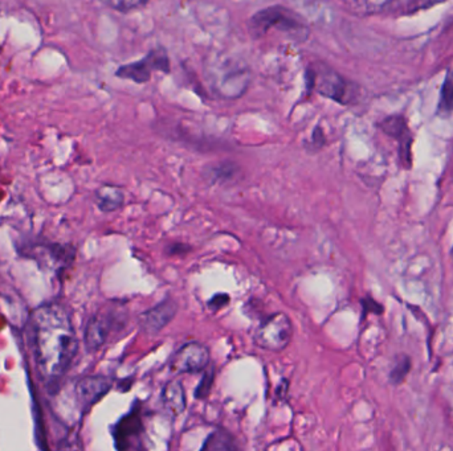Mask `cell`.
Instances as JSON below:
<instances>
[{"mask_svg": "<svg viewBox=\"0 0 453 451\" xmlns=\"http://www.w3.org/2000/svg\"><path fill=\"white\" fill-rule=\"evenodd\" d=\"M361 305H362L363 307V315L367 314V312H373V314H378V315L383 312V306L379 305L373 298H364L361 300Z\"/></svg>", "mask_w": 453, "mask_h": 451, "instance_id": "22", "label": "cell"}, {"mask_svg": "<svg viewBox=\"0 0 453 451\" xmlns=\"http://www.w3.org/2000/svg\"><path fill=\"white\" fill-rule=\"evenodd\" d=\"M187 250H190V247H186V246L181 245V244H174V245H171V247H170L169 253L170 254H178L179 252L181 253H186Z\"/></svg>", "mask_w": 453, "mask_h": 451, "instance_id": "23", "label": "cell"}, {"mask_svg": "<svg viewBox=\"0 0 453 451\" xmlns=\"http://www.w3.org/2000/svg\"><path fill=\"white\" fill-rule=\"evenodd\" d=\"M209 349L199 342H190L178 349L170 362L172 374H198L206 371L209 365Z\"/></svg>", "mask_w": 453, "mask_h": 451, "instance_id": "8", "label": "cell"}, {"mask_svg": "<svg viewBox=\"0 0 453 451\" xmlns=\"http://www.w3.org/2000/svg\"><path fill=\"white\" fill-rule=\"evenodd\" d=\"M200 451H240L236 443V439L232 436L223 430L218 429L212 434L208 436L203 448Z\"/></svg>", "mask_w": 453, "mask_h": 451, "instance_id": "13", "label": "cell"}, {"mask_svg": "<svg viewBox=\"0 0 453 451\" xmlns=\"http://www.w3.org/2000/svg\"><path fill=\"white\" fill-rule=\"evenodd\" d=\"M230 303V296L228 294H216L208 300V307L212 311H218V309L225 307Z\"/></svg>", "mask_w": 453, "mask_h": 451, "instance_id": "21", "label": "cell"}, {"mask_svg": "<svg viewBox=\"0 0 453 451\" xmlns=\"http://www.w3.org/2000/svg\"><path fill=\"white\" fill-rule=\"evenodd\" d=\"M178 302L172 298H166L154 307L143 311L138 318L140 327L146 335L156 336L169 326L178 312Z\"/></svg>", "mask_w": 453, "mask_h": 451, "instance_id": "10", "label": "cell"}, {"mask_svg": "<svg viewBox=\"0 0 453 451\" xmlns=\"http://www.w3.org/2000/svg\"><path fill=\"white\" fill-rule=\"evenodd\" d=\"M214 380H215V368L208 365L206 368V372L203 374L202 380L199 381L198 387H196V390H195V397L199 399V400H203V399H207L211 389H212V385H214Z\"/></svg>", "mask_w": 453, "mask_h": 451, "instance_id": "19", "label": "cell"}, {"mask_svg": "<svg viewBox=\"0 0 453 451\" xmlns=\"http://www.w3.org/2000/svg\"><path fill=\"white\" fill-rule=\"evenodd\" d=\"M311 86L321 95L341 105H349L358 95L357 84L342 77L334 69L325 64H318L317 69H311Z\"/></svg>", "mask_w": 453, "mask_h": 451, "instance_id": "4", "label": "cell"}, {"mask_svg": "<svg viewBox=\"0 0 453 451\" xmlns=\"http://www.w3.org/2000/svg\"><path fill=\"white\" fill-rule=\"evenodd\" d=\"M438 112L440 114H451L453 112V66L447 70L440 91Z\"/></svg>", "mask_w": 453, "mask_h": 451, "instance_id": "15", "label": "cell"}, {"mask_svg": "<svg viewBox=\"0 0 453 451\" xmlns=\"http://www.w3.org/2000/svg\"><path fill=\"white\" fill-rule=\"evenodd\" d=\"M97 203L104 212H112L124 203V194L119 188L106 185L97 192Z\"/></svg>", "mask_w": 453, "mask_h": 451, "instance_id": "14", "label": "cell"}, {"mask_svg": "<svg viewBox=\"0 0 453 451\" xmlns=\"http://www.w3.org/2000/svg\"><path fill=\"white\" fill-rule=\"evenodd\" d=\"M142 406L138 401L113 427V437L117 451H146L143 443Z\"/></svg>", "mask_w": 453, "mask_h": 451, "instance_id": "6", "label": "cell"}, {"mask_svg": "<svg viewBox=\"0 0 453 451\" xmlns=\"http://www.w3.org/2000/svg\"><path fill=\"white\" fill-rule=\"evenodd\" d=\"M205 169H207L206 172L209 181H214L215 183H225V181H232L239 171V167L232 162H223Z\"/></svg>", "mask_w": 453, "mask_h": 451, "instance_id": "16", "label": "cell"}, {"mask_svg": "<svg viewBox=\"0 0 453 451\" xmlns=\"http://www.w3.org/2000/svg\"><path fill=\"white\" fill-rule=\"evenodd\" d=\"M147 1H142V0H131V1H112L109 3L110 7H113L117 11H121V13H129L131 10H137V8H141L143 6H146Z\"/></svg>", "mask_w": 453, "mask_h": 451, "instance_id": "20", "label": "cell"}, {"mask_svg": "<svg viewBox=\"0 0 453 451\" xmlns=\"http://www.w3.org/2000/svg\"><path fill=\"white\" fill-rule=\"evenodd\" d=\"M128 322V311L122 306H109L93 315L85 330V344L89 351L104 346L113 332L122 330Z\"/></svg>", "mask_w": 453, "mask_h": 451, "instance_id": "3", "label": "cell"}, {"mask_svg": "<svg viewBox=\"0 0 453 451\" xmlns=\"http://www.w3.org/2000/svg\"><path fill=\"white\" fill-rule=\"evenodd\" d=\"M379 129L382 130L389 138H394L398 142V151L401 166L406 169H410L413 166V134L408 128L407 119L401 114L386 116L378 123Z\"/></svg>", "mask_w": 453, "mask_h": 451, "instance_id": "9", "label": "cell"}, {"mask_svg": "<svg viewBox=\"0 0 453 451\" xmlns=\"http://www.w3.org/2000/svg\"><path fill=\"white\" fill-rule=\"evenodd\" d=\"M153 72L169 73V54L165 48L153 49L141 60L118 68L116 76L124 79H131L137 84H144L150 81Z\"/></svg>", "mask_w": 453, "mask_h": 451, "instance_id": "7", "label": "cell"}, {"mask_svg": "<svg viewBox=\"0 0 453 451\" xmlns=\"http://www.w3.org/2000/svg\"><path fill=\"white\" fill-rule=\"evenodd\" d=\"M293 337V323L284 312H276L260 323L253 340L260 349L271 352L284 351Z\"/></svg>", "mask_w": 453, "mask_h": 451, "instance_id": "5", "label": "cell"}, {"mask_svg": "<svg viewBox=\"0 0 453 451\" xmlns=\"http://www.w3.org/2000/svg\"><path fill=\"white\" fill-rule=\"evenodd\" d=\"M112 380L105 376H88L81 379L76 385V395L84 408H89L96 404L112 388Z\"/></svg>", "mask_w": 453, "mask_h": 451, "instance_id": "11", "label": "cell"}, {"mask_svg": "<svg viewBox=\"0 0 453 451\" xmlns=\"http://www.w3.org/2000/svg\"><path fill=\"white\" fill-rule=\"evenodd\" d=\"M350 8L352 13H387L392 10V1H357L350 3Z\"/></svg>", "mask_w": 453, "mask_h": 451, "instance_id": "17", "label": "cell"}, {"mask_svg": "<svg viewBox=\"0 0 453 451\" xmlns=\"http://www.w3.org/2000/svg\"><path fill=\"white\" fill-rule=\"evenodd\" d=\"M411 359L406 355H401L398 358L396 362L394 364L391 372H389V381L394 385H401V383L406 380V377L411 372Z\"/></svg>", "mask_w": 453, "mask_h": 451, "instance_id": "18", "label": "cell"}, {"mask_svg": "<svg viewBox=\"0 0 453 451\" xmlns=\"http://www.w3.org/2000/svg\"><path fill=\"white\" fill-rule=\"evenodd\" d=\"M162 405L171 417H178L186 411V392L179 380H170L162 389Z\"/></svg>", "mask_w": 453, "mask_h": 451, "instance_id": "12", "label": "cell"}, {"mask_svg": "<svg viewBox=\"0 0 453 451\" xmlns=\"http://www.w3.org/2000/svg\"><path fill=\"white\" fill-rule=\"evenodd\" d=\"M32 339L40 374L47 381L64 376L76 356L78 343L63 306L45 305L32 314Z\"/></svg>", "mask_w": 453, "mask_h": 451, "instance_id": "1", "label": "cell"}, {"mask_svg": "<svg viewBox=\"0 0 453 451\" xmlns=\"http://www.w3.org/2000/svg\"><path fill=\"white\" fill-rule=\"evenodd\" d=\"M272 28H277L292 39L299 41H304L309 36V29L305 20L297 13L283 6L264 8L255 13L248 22V29L253 38L265 36Z\"/></svg>", "mask_w": 453, "mask_h": 451, "instance_id": "2", "label": "cell"}]
</instances>
